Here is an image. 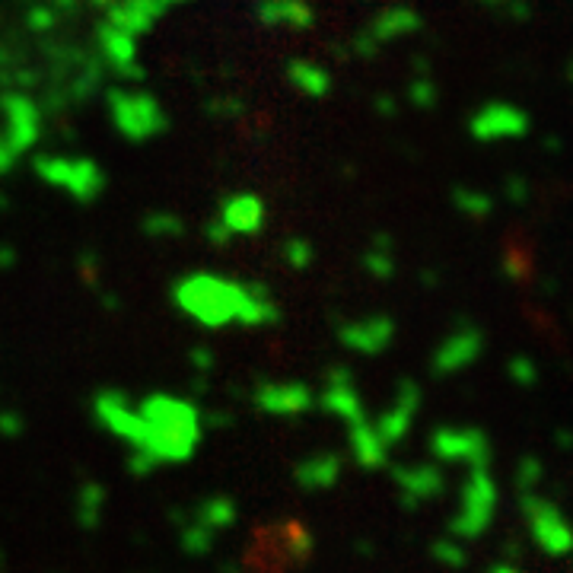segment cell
Returning <instances> with one entry per match:
<instances>
[{"instance_id": "cell-1", "label": "cell", "mask_w": 573, "mask_h": 573, "mask_svg": "<svg viewBox=\"0 0 573 573\" xmlns=\"http://www.w3.org/2000/svg\"><path fill=\"white\" fill-rule=\"evenodd\" d=\"M179 300L204 322H223L239 309L242 290L217 281V277H191V281L182 284Z\"/></svg>"}, {"instance_id": "cell-2", "label": "cell", "mask_w": 573, "mask_h": 573, "mask_svg": "<svg viewBox=\"0 0 573 573\" xmlns=\"http://www.w3.org/2000/svg\"><path fill=\"white\" fill-rule=\"evenodd\" d=\"M112 118L118 131L131 141H147L166 128V112L160 102L141 93H112Z\"/></svg>"}, {"instance_id": "cell-3", "label": "cell", "mask_w": 573, "mask_h": 573, "mask_svg": "<svg viewBox=\"0 0 573 573\" xmlns=\"http://www.w3.org/2000/svg\"><path fill=\"white\" fill-rule=\"evenodd\" d=\"M472 137L478 141H507V137H523L529 131V115L516 106H507V102H491L484 106L472 125H468Z\"/></svg>"}, {"instance_id": "cell-4", "label": "cell", "mask_w": 573, "mask_h": 573, "mask_svg": "<svg viewBox=\"0 0 573 573\" xmlns=\"http://www.w3.org/2000/svg\"><path fill=\"white\" fill-rule=\"evenodd\" d=\"M258 20L274 29H309L312 10L303 0H262L258 4Z\"/></svg>"}, {"instance_id": "cell-5", "label": "cell", "mask_w": 573, "mask_h": 573, "mask_svg": "<svg viewBox=\"0 0 573 573\" xmlns=\"http://www.w3.org/2000/svg\"><path fill=\"white\" fill-rule=\"evenodd\" d=\"M265 223V207L255 195H233L223 204V227L230 233H255Z\"/></svg>"}, {"instance_id": "cell-6", "label": "cell", "mask_w": 573, "mask_h": 573, "mask_svg": "<svg viewBox=\"0 0 573 573\" xmlns=\"http://www.w3.org/2000/svg\"><path fill=\"white\" fill-rule=\"evenodd\" d=\"M421 26V16L408 10V7H389L376 16L373 23V39L376 42H392V39H402L408 32H414Z\"/></svg>"}, {"instance_id": "cell-7", "label": "cell", "mask_w": 573, "mask_h": 573, "mask_svg": "<svg viewBox=\"0 0 573 573\" xmlns=\"http://www.w3.org/2000/svg\"><path fill=\"white\" fill-rule=\"evenodd\" d=\"M102 185H106V176L93 160H71V176H67V191L77 198V201H93Z\"/></svg>"}, {"instance_id": "cell-8", "label": "cell", "mask_w": 573, "mask_h": 573, "mask_svg": "<svg viewBox=\"0 0 573 573\" xmlns=\"http://www.w3.org/2000/svg\"><path fill=\"white\" fill-rule=\"evenodd\" d=\"M287 74H290V83L297 86L300 93L306 96H325L328 93V86H332V80H328V71H322L319 64H312V61H293L287 67Z\"/></svg>"}, {"instance_id": "cell-9", "label": "cell", "mask_w": 573, "mask_h": 573, "mask_svg": "<svg viewBox=\"0 0 573 573\" xmlns=\"http://www.w3.org/2000/svg\"><path fill=\"white\" fill-rule=\"evenodd\" d=\"M10 125H13V131H20V137H13V144H10V150H16V147H29L32 141H36V109L29 106L26 99H10ZM10 131V134H13Z\"/></svg>"}, {"instance_id": "cell-10", "label": "cell", "mask_w": 573, "mask_h": 573, "mask_svg": "<svg viewBox=\"0 0 573 573\" xmlns=\"http://www.w3.org/2000/svg\"><path fill=\"white\" fill-rule=\"evenodd\" d=\"M39 176L51 185H67V176H71V160H64V156H42L36 163Z\"/></svg>"}, {"instance_id": "cell-11", "label": "cell", "mask_w": 573, "mask_h": 573, "mask_svg": "<svg viewBox=\"0 0 573 573\" xmlns=\"http://www.w3.org/2000/svg\"><path fill=\"white\" fill-rule=\"evenodd\" d=\"M456 204H459L462 214H472V217L491 214V207H494V201L484 195V191H468V188H459V191H456Z\"/></svg>"}, {"instance_id": "cell-12", "label": "cell", "mask_w": 573, "mask_h": 573, "mask_svg": "<svg viewBox=\"0 0 573 573\" xmlns=\"http://www.w3.org/2000/svg\"><path fill=\"white\" fill-rule=\"evenodd\" d=\"M106 51H109V58H112L118 67L131 64V58H134V42H131V32H121V29H115V36H112V32H106Z\"/></svg>"}, {"instance_id": "cell-13", "label": "cell", "mask_w": 573, "mask_h": 573, "mask_svg": "<svg viewBox=\"0 0 573 573\" xmlns=\"http://www.w3.org/2000/svg\"><path fill=\"white\" fill-rule=\"evenodd\" d=\"M144 230L150 236H179L182 223H179V217H172V214H153V217H147Z\"/></svg>"}, {"instance_id": "cell-14", "label": "cell", "mask_w": 573, "mask_h": 573, "mask_svg": "<svg viewBox=\"0 0 573 573\" xmlns=\"http://www.w3.org/2000/svg\"><path fill=\"white\" fill-rule=\"evenodd\" d=\"M411 102H414L418 109H430L433 102H437V86H433L427 77L414 80V83H411Z\"/></svg>"}, {"instance_id": "cell-15", "label": "cell", "mask_w": 573, "mask_h": 573, "mask_svg": "<svg viewBox=\"0 0 573 573\" xmlns=\"http://www.w3.org/2000/svg\"><path fill=\"white\" fill-rule=\"evenodd\" d=\"M287 258H290V265L303 268V265L309 262V246H306L303 239H293L290 246H287Z\"/></svg>"}, {"instance_id": "cell-16", "label": "cell", "mask_w": 573, "mask_h": 573, "mask_svg": "<svg viewBox=\"0 0 573 573\" xmlns=\"http://www.w3.org/2000/svg\"><path fill=\"white\" fill-rule=\"evenodd\" d=\"M510 198H513V204H523V201H526V185H523V179H510Z\"/></svg>"}, {"instance_id": "cell-17", "label": "cell", "mask_w": 573, "mask_h": 573, "mask_svg": "<svg viewBox=\"0 0 573 573\" xmlns=\"http://www.w3.org/2000/svg\"><path fill=\"white\" fill-rule=\"evenodd\" d=\"M48 23H51V16L42 10V13H32V29H48Z\"/></svg>"}, {"instance_id": "cell-18", "label": "cell", "mask_w": 573, "mask_h": 573, "mask_svg": "<svg viewBox=\"0 0 573 573\" xmlns=\"http://www.w3.org/2000/svg\"><path fill=\"white\" fill-rule=\"evenodd\" d=\"M379 112H382V115H392V99L382 96V99H379Z\"/></svg>"}, {"instance_id": "cell-19", "label": "cell", "mask_w": 573, "mask_h": 573, "mask_svg": "<svg viewBox=\"0 0 573 573\" xmlns=\"http://www.w3.org/2000/svg\"><path fill=\"white\" fill-rule=\"evenodd\" d=\"M481 4H503V0H481Z\"/></svg>"}]
</instances>
